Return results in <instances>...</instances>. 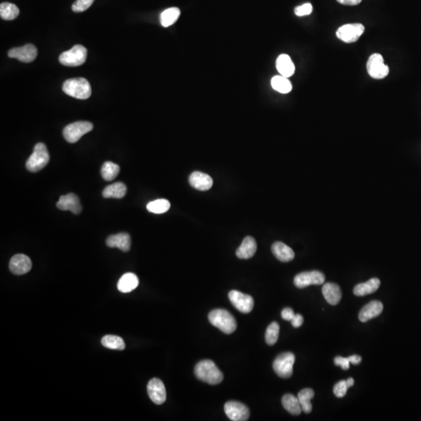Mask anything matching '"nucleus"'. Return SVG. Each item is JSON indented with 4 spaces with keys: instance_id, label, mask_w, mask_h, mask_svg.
I'll return each instance as SVG.
<instances>
[{
    "instance_id": "1",
    "label": "nucleus",
    "mask_w": 421,
    "mask_h": 421,
    "mask_svg": "<svg viewBox=\"0 0 421 421\" xmlns=\"http://www.w3.org/2000/svg\"><path fill=\"white\" fill-rule=\"evenodd\" d=\"M194 374L199 380L212 385L220 384L223 380L222 371L213 361L209 359L199 362L195 366Z\"/></svg>"
},
{
    "instance_id": "2",
    "label": "nucleus",
    "mask_w": 421,
    "mask_h": 421,
    "mask_svg": "<svg viewBox=\"0 0 421 421\" xmlns=\"http://www.w3.org/2000/svg\"><path fill=\"white\" fill-rule=\"evenodd\" d=\"M208 320L211 324L226 334H232L236 331V319L226 310H213L209 313Z\"/></svg>"
},
{
    "instance_id": "3",
    "label": "nucleus",
    "mask_w": 421,
    "mask_h": 421,
    "mask_svg": "<svg viewBox=\"0 0 421 421\" xmlns=\"http://www.w3.org/2000/svg\"><path fill=\"white\" fill-rule=\"evenodd\" d=\"M64 93L77 99H87L92 95V87L88 80L83 77L68 79L63 84Z\"/></svg>"
},
{
    "instance_id": "4",
    "label": "nucleus",
    "mask_w": 421,
    "mask_h": 421,
    "mask_svg": "<svg viewBox=\"0 0 421 421\" xmlns=\"http://www.w3.org/2000/svg\"><path fill=\"white\" fill-rule=\"evenodd\" d=\"M49 162V155L46 146L43 143H38L34 147V152L26 162V168L32 172L42 170Z\"/></svg>"
},
{
    "instance_id": "5",
    "label": "nucleus",
    "mask_w": 421,
    "mask_h": 421,
    "mask_svg": "<svg viewBox=\"0 0 421 421\" xmlns=\"http://www.w3.org/2000/svg\"><path fill=\"white\" fill-rule=\"evenodd\" d=\"M87 51L83 45H74L72 49L63 52L58 61L66 67H79L85 63Z\"/></svg>"
},
{
    "instance_id": "6",
    "label": "nucleus",
    "mask_w": 421,
    "mask_h": 421,
    "mask_svg": "<svg viewBox=\"0 0 421 421\" xmlns=\"http://www.w3.org/2000/svg\"><path fill=\"white\" fill-rule=\"evenodd\" d=\"M294 354L290 352L279 355L273 363V369L278 376L282 378H289L293 373L295 363Z\"/></svg>"
},
{
    "instance_id": "7",
    "label": "nucleus",
    "mask_w": 421,
    "mask_h": 421,
    "mask_svg": "<svg viewBox=\"0 0 421 421\" xmlns=\"http://www.w3.org/2000/svg\"><path fill=\"white\" fill-rule=\"evenodd\" d=\"M93 125L90 122L79 121L69 124L64 130V137L69 143H76L84 134L92 131Z\"/></svg>"
},
{
    "instance_id": "8",
    "label": "nucleus",
    "mask_w": 421,
    "mask_h": 421,
    "mask_svg": "<svg viewBox=\"0 0 421 421\" xmlns=\"http://www.w3.org/2000/svg\"><path fill=\"white\" fill-rule=\"evenodd\" d=\"M367 70L372 78L383 79L388 76L389 68L384 64V58L381 54L374 53L370 56L367 63Z\"/></svg>"
},
{
    "instance_id": "9",
    "label": "nucleus",
    "mask_w": 421,
    "mask_h": 421,
    "mask_svg": "<svg viewBox=\"0 0 421 421\" xmlns=\"http://www.w3.org/2000/svg\"><path fill=\"white\" fill-rule=\"evenodd\" d=\"M365 31V26L361 23H349L339 27L336 35L338 39L346 43H353L359 39Z\"/></svg>"
},
{
    "instance_id": "10",
    "label": "nucleus",
    "mask_w": 421,
    "mask_h": 421,
    "mask_svg": "<svg viewBox=\"0 0 421 421\" xmlns=\"http://www.w3.org/2000/svg\"><path fill=\"white\" fill-rule=\"evenodd\" d=\"M228 296H229L231 304L239 312L248 314L252 311L254 306V301L252 296L244 294L243 292L237 290L230 291Z\"/></svg>"
},
{
    "instance_id": "11",
    "label": "nucleus",
    "mask_w": 421,
    "mask_h": 421,
    "mask_svg": "<svg viewBox=\"0 0 421 421\" xmlns=\"http://www.w3.org/2000/svg\"><path fill=\"white\" fill-rule=\"evenodd\" d=\"M325 281V276L319 271L304 272L295 276V286L299 289L308 287L311 285H322Z\"/></svg>"
},
{
    "instance_id": "12",
    "label": "nucleus",
    "mask_w": 421,
    "mask_h": 421,
    "mask_svg": "<svg viewBox=\"0 0 421 421\" xmlns=\"http://www.w3.org/2000/svg\"><path fill=\"white\" fill-rule=\"evenodd\" d=\"M225 413L232 421H246L249 419L250 410L239 402L229 401L225 404Z\"/></svg>"
},
{
    "instance_id": "13",
    "label": "nucleus",
    "mask_w": 421,
    "mask_h": 421,
    "mask_svg": "<svg viewBox=\"0 0 421 421\" xmlns=\"http://www.w3.org/2000/svg\"><path fill=\"white\" fill-rule=\"evenodd\" d=\"M147 389L151 400L156 405H162L166 402V387L159 378L151 379L147 384Z\"/></svg>"
},
{
    "instance_id": "14",
    "label": "nucleus",
    "mask_w": 421,
    "mask_h": 421,
    "mask_svg": "<svg viewBox=\"0 0 421 421\" xmlns=\"http://www.w3.org/2000/svg\"><path fill=\"white\" fill-rule=\"evenodd\" d=\"M38 55L36 47L32 44H27L18 48L10 49L8 52L10 58H17L20 62L31 63L35 61Z\"/></svg>"
},
{
    "instance_id": "15",
    "label": "nucleus",
    "mask_w": 421,
    "mask_h": 421,
    "mask_svg": "<svg viewBox=\"0 0 421 421\" xmlns=\"http://www.w3.org/2000/svg\"><path fill=\"white\" fill-rule=\"evenodd\" d=\"M9 267L12 273L17 276H21L31 271L32 263L30 257L25 254H16L10 260Z\"/></svg>"
},
{
    "instance_id": "16",
    "label": "nucleus",
    "mask_w": 421,
    "mask_h": 421,
    "mask_svg": "<svg viewBox=\"0 0 421 421\" xmlns=\"http://www.w3.org/2000/svg\"><path fill=\"white\" fill-rule=\"evenodd\" d=\"M57 207L62 211H70L75 215L80 214L82 211L79 197L74 194L61 196L56 204Z\"/></svg>"
},
{
    "instance_id": "17",
    "label": "nucleus",
    "mask_w": 421,
    "mask_h": 421,
    "mask_svg": "<svg viewBox=\"0 0 421 421\" xmlns=\"http://www.w3.org/2000/svg\"><path fill=\"white\" fill-rule=\"evenodd\" d=\"M189 183L191 187L201 191H208L213 185V181L210 175L197 171L190 175Z\"/></svg>"
},
{
    "instance_id": "18",
    "label": "nucleus",
    "mask_w": 421,
    "mask_h": 421,
    "mask_svg": "<svg viewBox=\"0 0 421 421\" xmlns=\"http://www.w3.org/2000/svg\"><path fill=\"white\" fill-rule=\"evenodd\" d=\"M383 311L382 303L378 300H373L364 307L359 314V319L361 322H367L373 318H377Z\"/></svg>"
},
{
    "instance_id": "19",
    "label": "nucleus",
    "mask_w": 421,
    "mask_h": 421,
    "mask_svg": "<svg viewBox=\"0 0 421 421\" xmlns=\"http://www.w3.org/2000/svg\"><path fill=\"white\" fill-rule=\"evenodd\" d=\"M106 245L109 248H119L121 251L127 252L131 249V236L126 232L112 235L106 239Z\"/></svg>"
},
{
    "instance_id": "20",
    "label": "nucleus",
    "mask_w": 421,
    "mask_h": 421,
    "mask_svg": "<svg viewBox=\"0 0 421 421\" xmlns=\"http://www.w3.org/2000/svg\"><path fill=\"white\" fill-rule=\"evenodd\" d=\"M272 252L282 262H289L294 259L295 254L292 248L283 242L274 243L272 246Z\"/></svg>"
},
{
    "instance_id": "21",
    "label": "nucleus",
    "mask_w": 421,
    "mask_h": 421,
    "mask_svg": "<svg viewBox=\"0 0 421 421\" xmlns=\"http://www.w3.org/2000/svg\"><path fill=\"white\" fill-rule=\"evenodd\" d=\"M322 294L326 301L333 306L337 305L342 299V291L336 283H327L322 287Z\"/></svg>"
},
{
    "instance_id": "22",
    "label": "nucleus",
    "mask_w": 421,
    "mask_h": 421,
    "mask_svg": "<svg viewBox=\"0 0 421 421\" xmlns=\"http://www.w3.org/2000/svg\"><path fill=\"white\" fill-rule=\"evenodd\" d=\"M257 251V243L251 236L244 238L242 244L239 246L236 254L239 259H249L251 258Z\"/></svg>"
},
{
    "instance_id": "23",
    "label": "nucleus",
    "mask_w": 421,
    "mask_h": 421,
    "mask_svg": "<svg viewBox=\"0 0 421 421\" xmlns=\"http://www.w3.org/2000/svg\"><path fill=\"white\" fill-rule=\"evenodd\" d=\"M276 68L281 75L285 77H290L295 72V66L292 59L286 54H282L276 61Z\"/></svg>"
},
{
    "instance_id": "24",
    "label": "nucleus",
    "mask_w": 421,
    "mask_h": 421,
    "mask_svg": "<svg viewBox=\"0 0 421 421\" xmlns=\"http://www.w3.org/2000/svg\"><path fill=\"white\" fill-rule=\"evenodd\" d=\"M381 282L377 278H373L366 283H359L353 289V293L357 296H365L376 292L379 289Z\"/></svg>"
},
{
    "instance_id": "25",
    "label": "nucleus",
    "mask_w": 421,
    "mask_h": 421,
    "mask_svg": "<svg viewBox=\"0 0 421 421\" xmlns=\"http://www.w3.org/2000/svg\"><path fill=\"white\" fill-rule=\"evenodd\" d=\"M139 285V279L137 276L134 273H129L124 274L119 279L117 288L124 293L132 292Z\"/></svg>"
},
{
    "instance_id": "26",
    "label": "nucleus",
    "mask_w": 421,
    "mask_h": 421,
    "mask_svg": "<svg viewBox=\"0 0 421 421\" xmlns=\"http://www.w3.org/2000/svg\"><path fill=\"white\" fill-rule=\"evenodd\" d=\"M127 187L123 183H115L108 186L104 189L102 196L105 198H123L127 194Z\"/></svg>"
},
{
    "instance_id": "27",
    "label": "nucleus",
    "mask_w": 421,
    "mask_h": 421,
    "mask_svg": "<svg viewBox=\"0 0 421 421\" xmlns=\"http://www.w3.org/2000/svg\"><path fill=\"white\" fill-rule=\"evenodd\" d=\"M282 404L286 410H287L290 414L297 416L302 411L300 403H299L298 398L292 394H286L283 396L282 399Z\"/></svg>"
},
{
    "instance_id": "28",
    "label": "nucleus",
    "mask_w": 421,
    "mask_h": 421,
    "mask_svg": "<svg viewBox=\"0 0 421 421\" xmlns=\"http://www.w3.org/2000/svg\"><path fill=\"white\" fill-rule=\"evenodd\" d=\"M314 396V392L311 388H304L298 393V400L300 403L302 411L304 413H310L312 411V404L311 401Z\"/></svg>"
},
{
    "instance_id": "29",
    "label": "nucleus",
    "mask_w": 421,
    "mask_h": 421,
    "mask_svg": "<svg viewBox=\"0 0 421 421\" xmlns=\"http://www.w3.org/2000/svg\"><path fill=\"white\" fill-rule=\"evenodd\" d=\"M179 16H181V10L176 7H172V8L164 10L160 16L161 24L165 27H169L175 23V21L179 19Z\"/></svg>"
},
{
    "instance_id": "30",
    "label": "nucleus",
    "mask_w": 421,
    "mask_h": 421,
    "mask_svg": "<svg viewBox=\"0 0 421 421\" xmlns=\"http://www.w3.org/2000/svg\"><path fill=\"white\" fill-rule=\"evenodd\" d=\"M101 343L102 346L110 349L124 350L126 347L124 339L119 336H113V335H107V336H104Z\"/></svg>"
},
{
    "instance_id": "31",
    "label": "nucleus",
    "mask_w": 421,
    "mask_h": 421,
    "mask_svg": "<svg viewBox=\"0 0 421 421\" xmlns=\"http://www.w3.org/2000/svg\"><path fill=\"white\" fill-rule=\"evenodd\" d=\"M272 87L279 93L287 94L292 91V86L287 77L276 76L272 79Z\"/></svg>"
},
{
    "instance_id": "32",
    "label": "nucleus",
    "mask_w": 421,
    "mask_h": 421,
    "mask_svg": "<svg viewBox=\"0 0 421 421\" xmlns=\"http://www.w3.org/2000/svg\"><path fill=\"white\" fill-rule=\"evenodd\" d=\"M20 10L17 6L10 3H3L0 5V16L6 20H13L17 18Z\"/></svg>"
},
{
    "instance_id": "33",
    "label": "nucleus",
    "mask_w": 421,
    "mask_h": 421,
    "mask_svg": "<svg viewBox=\"0 0 421 421\" xmlns=\"http://www.w3.org/2000/svg\"><path fill=\"white\" fill-rule=\"evenodd\" d=\"M119 170L121 169L117 164L112 162H105L102 165L101 174L105 181H112L118 175Z\"/></svg>"
},
{
    "instance_id": "34",
    "label": "nucleus",
    "mask_w": 421,
    "mask_h": 421,
    "mask_svg": "<svg viewBox=\"0 0 421 421\" xmlns=\"http://www.w3.org/2000/svg\"><path fill=\"white\" fill-rule=\"evenodd\" d=\"M170 208V202L166 199H158L154 201H151L147 204V209L149 213L154 214H163Z\"/></svg>"
},
{
    "instance_id": "35",
    "label": "nucleus",
    "mask_w": 421,
    "mask_h": 421,
    "mask_svg": "<svg viewBox=\"0 0 421 421\" xmlns=\"http://www.w3.org/2000/svg\"><path fill=\"white\" fill-rule=\"evenodd\" d=\"M279 336V325L277 322H273L269 324L265 333L266 343L269 346H273L277 343Z\"/></svg>"
},
{
    "instance_id": "36",
    "label": "nucleus",
    "mask_w": 421,
    "mask_h": 421,
    "mask_svg": "<svg viewBox=\"0 0 421 421\" xmlns=\"http://www.w3.org/2000/svg\"><path fill=\"white\" fill-rule=\"evenodd\" d=\"M94 1L95 0H77L73 4V11L76 12V13H81V12L85 11L93 4Z\"/></svg>"
},
{
    "instance_id": "37",
    "label": "nucleus",
    "mask_w": 421,
    "mask_h": 421,
    "mask_svg": "<svg viewBox=\"0 0 421 421\" xmlns=\"http://www.w3.org/2000/svg\"><path fill=\"white\" fill-rule=\"evenodd\" d=\"M348 386L347 384H346V381H339L336 385L334 386V388H333V393H334L335 396L338 398H343L346 396V393H347L348 389Z\"/></svg>"
},
{
    "instance_id": "38",
    "label": "nucleus",
    "mask_w": 421,
    "mask_h": 421,
    "mask_svg": "<svg viewBox=\"0 0 421 421\" xmlns=\"http://www.w3.org/2000/svg\"><path fill=\"white\" fill-rule=\"evenodd\" d=\"M312 11L313 7L311 4H305L295 8V14L298 17L309 15L312 13Z\"/></svg>"
},
{
    "instance_id": "39",
    "label": "nucleus",
    "mask_w": 421,
    "mask_h": 421,
    "mask_svg": "<svg viewBox=\"0 0 421 421\" xmlns=\"http://www.w3.org/2000/svg\"><path fill=\"white\" fill-rule=\"evenodd\" d=\"M335 365L340 366L343 370H348L349 368V358L342 357V356H336L334 359Z\"/></svg>"
},
{
    "instance_id": "40",
    "label": "nucleus",
    "mask_w": 421,
    "mask_h": 421,
    "mask_svg": "<svg viewBox=\"0 0 421 421\" xmlns=\"http://www.w3.org/2000/svg\"><path fill=\"white\" fill-rule=\"evenodd\" d=\"M282 318H283L284 320H286V321H290L292 319V318L294 317L295 313L293 311V310L290 308H284L282 311Z\"/></svg>"
},
{
    "instance_id": "41",
    "label": "nucleus",
    "mask_w": 421,
    "mask_h": 421,
    "mask_svg": "<svg viewBox=\"0 0 421 421\" xmlns=\"http://www.w3.org/2000/svg\"><path fill=\"white\" fill-rule=\"evenodd\" d=\"M292 325L294 327H299L304 323V317L301 314H295L294 317L291 320Z\"/></svg>"
},
{
    "instance_id": "42",
    "label": "nucleus",
    "mask_w": 421,
    "mask_h": 421,
    "mask_svg": "<svg viewBox=\"0 0 421 421\" xmlns=\"http://www.w3.org/2000/svg\"><path fill=\"white\" fill-rule=\"evenodd\" d=\"M339 4L346 6H356L360 4L362 0H337Z\"/></svg>"
},
{
    "instance_id": "43",
    "label": "nucleus",
    "mask_w": 421,
    "mask_h": 421,
    "mask_svg": "<svg viewBox=\"0 0 421 421\" xmlns=\"http://www.w3.org/2000/svg\"><path fill=\"white\" fill-rule=\"evenodd\" d=\"M348 358H349V362L351 364H353V365H359V363L362 360L361 356H358V355H352V356H349Z\"/></svg>"
},
{
    "instance_id": "44",
    "label": "nucleus",
    "mask_w": 421,
    "mask_h": 421,
    "mask_svg": "<svg viewBox=\"0 0 421 421\" xmlns=\"http://www.w3.org/2000/svg\"><path fill=\"white\" fill-rule=\"evenodd\" d=\"M346 384H347L348 388H350L354 384V380L352 378H349V379L346 380Z\"/></svg>"
}]
</instances>
